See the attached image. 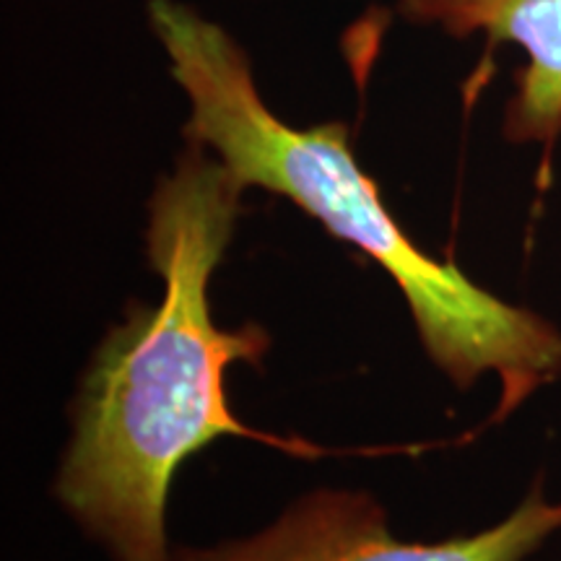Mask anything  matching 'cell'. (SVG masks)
Segmentation results:
<instances>
[{"label":"cell","instance_id":"2","mask_svg":"<svg viewBox=\"0 0 561 561\" xmlns=\"http://www.w3.org/2000/svg\"><path fill=\"white\" fill-rule=\"evenodd\" d=\"M149 16L174 81L191 100L185 138L214 151L242 191L284 195L380 265L409 301L430 359L458 388H471L483 371L500 377L494 421L557 380V328L421 250L356 161L346 125L291 128L263 102L248 55L219 24L174 0H151Z\"/></svg>","mask_w":561,"mask_h":561},{"label":"cell","instance_id":"5","mask_svg":"<svg viewBox=\"0 0 561 561\" xmlns=\"http://www.w3.org/2000/svg\"><path fill=\"white\" fill-rule=\"evenodd\" d=\"M473 5L476 0H401V13L405 19L419 21V24L442 21L453 34L462 37Z\"/></svg>","mask_w":561,"mask_h":561},{"label":"cell","instance_id":"3","mask_svg":"<svg viewBox=\"0 0 561 561\" xmlns=\"http://www.w3.org/2000/svg\"><path fill=\"white\" fill-rule=\"evenodd\" d=\"M557 530L561 502H546L541 486L494 528L437 543L392 536L385 510L364 491L320 489L268 528L210 549H178L172 561H523Z\"/></svg>","mask_w":561,"mask_h":561},{"label":"cell","instance_id":"1","mask_svg":"<svg viewBox=\"0 0 561 561\" xmlns=\"http://www.w3.org/2000/svg\"><path fill=\"white\" fill-rule=\"evenodd\" d=\"M240 182L191 144L151 198L149 261L164 280L157 307H136L96 351L73 411V437L55 494L112 561H172L167 494L178 468L214 439H268L229 411L224 375L261 364L257 325L224 331L210 318V273L240 216Z\"/></svg>","mask_w":561,"mask_h":561},{"label":"cell","instance_id":"4","mask_svg":"<svg viewBox=\"0 0 561 561\" xmlns=\"http://www.w3.org/2000/svg\"><path fill=\"white\" fill-rule=\"evenodd\" d=\"M476 30L486 32L491 47L515 42L528 55V66L515 73L504 136L543 144L549 164L561 136V0H476L462 34Z\"/></svg>","mask_w":561,"mask_h":561}]
</instances>
